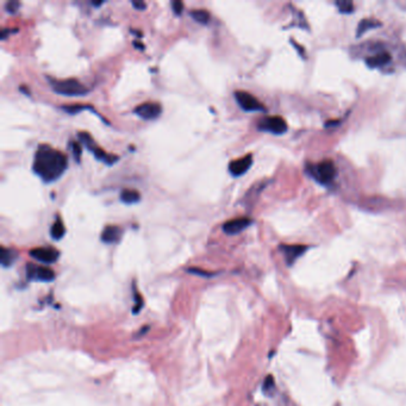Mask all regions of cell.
I'll list each match as a JSON object with an SVG mask.
<instances>
[{"mask_svg": "<svg viewBox=\"0 0 406 406\" xmlns=\"http://www.w3.org/2000/svg\"><path fill=\"white\" fill-rule=\"evenodd\" d=\"M68 167L66 155L48 144H41L35 151L33 171L44 182L58 180Z\"/></svg>", "mask_w": 406, "mask_h": 406, "instance_id": "6da1fadb", "label": "cell"}, {"mask_svg": "<svg viewBox=\"0 0 406 406\" xmlns=\"http://www.w3.org/2000/svg\"><path fill=\"white\" fill-rule=\"evenodd\" d=\"M47 80L50 85L51 90L55 93L67 95V97H81L88 93V88L76 79H54V77L47 76Z\"/></svg>", "mask_w": 406, "mask_h": 406, "instance_id": "7a4b0ae2", "label": "cell"}, {"mask_svg": "<svg viewBox=\"0 0 406 406\" xmlns=\"http://www.w3.org/2000/svg\"><path fill=\"white\" fill-rule=\"evenodd\" d=\"M309 173L322 185H329L336 179L337 175L336 167H335L334 162L330 160L322 161L315 166L311 165L309 168Z\"/></svg>", "mask_w": 406, "mask_h": 406, "instance_id": "3957f363", "label": "cell"}, {"mask_svg": "<svg viewBox=\"0 0 406 406\" xmlns=\"http://www.w3.org/2000/svg\"><path fill=\"white\" fill-rule=\"evenodd\" d=\"M79 140L81 141V143H84V146L86 147L88 150L92 151V154L94 155L97 160L103 161L104 164H106V165H114V164H116V161L118 160V156H116V155L107 154L106 151L100 149V148L97 146V143L94 142V140L92 139V136L88 132H86V131L79 132Z\"/></svg>", "mask_w": 406, "mask_h": 406, "instance_id": "277c9868", "label": "cell"}, {"mask_svg": "<svg viewBox=\"0 0 406 406\" xmlns=\"http://www.w3.org/2000/svg\"><path fill=\"white\" fill-rule=\"evenodd\" d=\"M235 99L239 105V107L243 111L247 112H263L266 111V107L261 103L259 99L254 97L253 94L248 93L246 91H236Z\"/></svg>", "mask_w": 406, "mask_h": 406, "instance_id": "5b68a950", "label": "cell"}, {"mask_svg": "<svg viewBox=\"0 0 406 406\" xmlns=\"http://www.w3.org/2000/svg\"><path fill=\"white\" fill-rule=\"evenodd\" d=\"M257 128L261 131L270 132L274 135H282L287 131V123L285 119L279 116H272V117H264L259 122Z\"/></svg>", "mask_w": 406, "mask_h": 406, "instance_id": "8992f818", "label": "cell"}, {"mask_svg": "<svg viewBox=\"0 0 406 406\" xmlns=\"http://www.w3.org/2000/svg\"><path fill=\"white\" fill-rule=\"evenodd\" d=\"M25 270H26V277L29 280L49 282L55 279V273L52 272V269L48 267L37 266V264L34 263H28Z\"/></svg>", "mask_w": 406, "mask_h": 406, "instance_id": "52a82bcc", "label": "cell"}, {"mask_svg": "<svg viewBox=\"0 0 406 406\" xmlns=\"http://www.w3.org/2000/svg\"><path fill=\"white\" fill-rule=\"evenodd\" d=\"M30 256L42 263H54L59 260L60 253L52 247H40L30 250Z\"/></svg>", "mask_w": 406, "mask_h": 406, "instance_id": "ba28073f", "label": "cell"}, {"mask_svg": "<svg viewBox=\"0 0 406 406\" xmlns=\"http://www.w3.org/2000/svg\"><path fill=\"white\" fill-rule=\"evenodd\" d=\"M133 112L141 118L151 121V119H156L157 117H160L162 107L158 103H143L133 109Z\"/></svg>", "mask_w": 406, "mask_h": 406, "instance_id": "9c48e42d", "label": "cell"}, {"mask_svg": "<svg viewBox=\"0 0 406 406\" xmlns=\"http://www.w3.org/2000/svg\"><path fill=\"white\" fill-rule=\"evenodd\" d=\"M253 224V221L248 217H238L225 222L223 224V231L228 235H237L245 231L247 228Z\"/></svg>", "mask_w": 406, "mask_h": 406, "instance_id": "30bf717a", "label": "cell"}, {"mask_svg": "<svg viewBox=\"0 0 406 406\" xmlns=\"http://www.w3.org/2000/svg\"><path fill=\"white\" fill-rule=\"evenodd\" d=\"M253 165V155L248 154L237 160H234L229 165V172L232 176H241L248 172Z\"/></svg>", "mask_w": 406, "mask_h": 406, "instance_id": "8fae6325", "label": "cell"}, {"mask_svg": "<svg viewBox=\"0 0 406 406\" xmlns=\"http://www.w3.org/2000/svg\"><path fill=\"white\" fill-rule=\"evenodd\" d=\"M308 247L306 246H299V245H282L280 246V250L284 254L286 262L288 266H292L304 253L306 252Z\"/></svg>", "mask_w": 406, "mask_h": 406, "instance_id": "7c38bea8", "label": "cell"}, {"mask_svg": "<svg viewBox=\"0 0 406 406\" xmlns=\"http://www.w3.org/2000/svg\"><path fill=\"white\" fill-rule=\"evenodd\" d=\"M122 236V229L119 227H116V225H107V227L104 228L103 232H101V241L104 243H107V245H112V243L118 242L121 239Z\"/></svg>", "mask_w": 406, "mask_h": 406, "instance_id": "4fadbf2b", "label": "cell"}, {"mask_svg": "<svg viewBox=\"0 0 406 406\" xmlns=\"http://www.w3.org/2000/svg\"><path fill=\"white\" fill-rule=\"evenodd\" d=\"M391 62V55L387 51H381L377 54L366 59V65L370 68H379V67L386 66Z\"/></svg>", "mask_w": 406, "mask_h": 406, "instance_id": "5bb4252c", "label": "cell"}, {"mask_svg": "<svg viewBox=\"0 0 406 406\" xmlns=\"http://www.w3.org/2000/svg\"><path fill=\"white\" fill-rule=\"evenodd\" d=\"M16 260H17V253L15 250L2 247V249H0V262H2L3 267L8 268L10 266H12Z\"/></svg>", "mask_w": 406, "mask_h": 406, "instance_id": "9a60e30c", "label": "cell"}, {"mask_svg": "<svg viewBox=\"0 0 406 406\" xmlns=\"http://www.w3.org/2000/svg\"><path fill=\"white\" fill-rule=\"evenodd\" d=\"M121 200L124 204L131 205V204L139 203L141 200V194L136 190H123L121 192Z\"/></svg>", "mask_w": 406, "mask_h": 406, "instance_id": "2e32d148", "label": "cell"}, {"mask_svg": "<svg viewBox=\"0 0 406 406\" xmlns=\"http://www.w3.org/2000/svg\"><path fill=\"white\" fill-rule=\"evenodd\" d=\"M381 24L379 22H376V20H373V19H362L361 22H360L359 26H358V31H356V36L360 37L362 36L363 34L367 33V31L370 30V29H375V28L380 26Z\"/></svg>", "mask_w": 406, "mask_h": 406, "instance_id": "e0dca14e", "label": "cell"}, {"mask_svg": "<svg viewBox=\"0 0 406 406\" xmlns=\"http://www.w3.org/2000/svg\"><path fill=\"white\" fill-rule=\"evenodd\" d=\"M65 234H66V228L62 223L61 218L56 217V221L54 222V224H52L50 228V236L58 241V239H61L63 236H65Z\"/></svg>", "mask_w": 406, "mask_h": 406, "instance_id": "ac0fdd59", "label": "cell"}, {"mask_svg": "<svg viewBox=\"0 0 406 406\" xmlns=\"http://www.w3.org/2000/svg\"><path fill=\"white\" fill-rule=\"evenodd\" d=\"M190 16L192 17L194 22L203 24V25H206V24L210 22V13L204 9L193 10V11H191Z\"/></svg>", "mask_w": 406, "mask_h": 406, "instance_id": "d6986e66", "label": "cell"}, {"mask_svg": "<svg viewBox=\"0 0 406 406\" xmlns=\"http://www.w3.org/2000/svg\"><path fill=\"white\" fill-rule=\"evenodd\" d=\"M61 110L67 112V114L69 115H77L79 112L84 111V110H91V111H94L92 106L90 105H84V104H72V105H62L61 106Z\"/></svg>", "mask_w": 406, "mask_h": 406, "instance_id": "ffe728a7", "label": "cell"}, {"mask_svg": "<svg viewBox=\"0 0 406 406\" xmlns=\"http://www.w3.org/2000/svg\"><path fill=\"white\" fill-rule=\"evenodd\" d=\"M336 6L338 8V11L342 13H351L354 10L353 3L348 2V0H338L336 2Z\"/></svg>", "mask_w": 406, "mask_h": 406, "instance_id": "44dd1931", "label": "cell"}, {"mask_svg": "<svg viewBox=\"0 0 406 406\" xmlns=\"http://www.w3.org/2000/svg\"><path fill=\"white\" fill-rule=\"evenodd\" d=\"M70 149H72L73 156L75 158L76 162H80L81 160V146L77 142H70Z\"/></svg>", "mask_w": 406, "mask_h": 406, "instance_id": "7402d4cb", "label": "cell"}, {"mask_svg": "<svg viewBox=\"0 0 406 406\" xmlns=\"http://www.w3.org/2000/svg\"><path fill=\"white\" fill-rule=\"evenodd\" d=\"M172 10L176 16L181 15L183 11V3L180 2V0H174V2L172 3Z\"/></svg>", "mask_w": 406, "mask_h": 406, "instance_id": "603a6c76", "label": "cell"}, {"mask_svg": "<svg viewBox=\"0 0 406 406\" xmlns=\"http://www.w3.org/2000/svg\"><path fill=\"white\" fill-rule=\"evenodd\" d=\"M20 4L18 2H15V0H11V2H8L5 5V9L6 11L10 12V13H16L17 10L19 9Z\"/></svg>", "mask_w": 406, "mask_h": 406, "instance_id": "cb8c5ba5", "label": "cell"}, {"mask_svg": "<svg viewBox=\"0 0 406 406\" xmlns=\"http://www.w3.org/2000/svg\"><path fill=\"white\" fill-rule=\"evenodd\" d=\"M188 273L197 274V275H201V277H206V278H209V277H211V275H213L212 273H209V272L198 269V268H190V269H188Z\"/></svg>", "mask_w": 406, "mask_h": 406, "instance_id": "d4e9b609", "label": "cell"}, {"mask_svg": "<svg viewBox=\"0 0 406 406\" xmlns=\"http://www.w3.org/2000/svg\"><path fill=\"white\" fill-rule=\"evenodd\" d=\"M132 6L135 8L136 10H140V11H142L147 8V4L142 0H135V2H132Z\"/></svg>", "mask_w": 406, "mask_h": 406, "instance_id": "484cf974", "label": "cell"}, {"mask_svg": "<svg viewBox=\"0 0 406 406\" xmlns=\"http://www.w3.org/2000/svg\"><path fill=\"white\" fill-rule=\"evenodd\" d=\"M16 30H9V29H3L2 31V40H5L6 36H8V34H12V33H16Z\"/></svg>", "mask_w": 406, "mask_h": 406, "instance_id": "4316f807", "label": "cell"}, {"mask_svg": "<svg viewBox=\"0 0 406 406\" xmlns=\"http://www.w3.org/2000/svg\"><path fill=\"white\" fill-rule=\"evenodd\" d=\"M91 4L93 5V6H100V5L104 4V2H92Z\"/></svg>", "mask_w": 406, "mask_h": 406, "instance_id": "83f0119b", "label": "cell"}, {"mask_svg": "<svg viewBox=\"0 0 406 406\" xmlns=\"http://www.w3.org/2000/svg\"><path fill=\"white\" fill-rule=\"evenodd\" d=\"M133 45H135V47H139V49H144V44L137 43V42H133Z\"/></svg>", "mask_w": 406, "mask_h": 406, "instance_id": "f1b7e54d", "label": "cell"}, {"mask_svg": "<svg viewBox=\"0 0 406 406\" xmlns=\"http://www.w3.org/2000/svg\"><path fill=\"white\" fill-rule=\"evenodd\" d=\"M20 91H22V92H24V93H25L26 95H30V91H28V90H25V88H24L23 86H22V87H20Z\"/></svg>", "mask_w": 406, "mask_h": 406, "instance_id": "f546056e", "label": "cell"}]
</instances>
